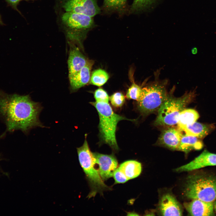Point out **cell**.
I'll return each mask as SVG.
<instances>
[{"mask_svg": "<svg viewBox=\"0 0 216 216\" xmlns=\"http://www.w3.org/2000/svg\"><path fill=\"white\" fill-rule=\"evenodd\" d=\"M110 99L111 104L117 107H121L125 101L124 95L120 92H116L112 94L110 97Z\"/></svg>", "mask_w": 216, "mask_h": 216, "instance_id": "23", "label": "cell"}, {"mask_svg": "<svg viewBox=\"0 0 216 216\" xmlns=\"http://www.w3.org/2000/svg\"><path fill=\"white\" fill-rule=\"evenodd\" d=\"M196 95L194 90L179 98L168 94L158 110L154 124L158 126H172L177 124L180 114L194 99Z\"/></svg>", "mask_w": 216, "mask_h": 216, "instance_id": "5", "label": "cell"}, {"mask_svg": "<svg viewBox=\"0 0 216 216\" xmlns=\"http://www.w3.org/2000/svg\"><path fill=\"white\" fill-rule=\"evenodd\" d=\"M4 24L2 20L1 16L0 15V25H2Z\"/></svg>", "mask_w": 216, "mask_h": 216, "instance_id": "29", "label": "cell"}, {"mask_svg": "<svg viewBox=\"0 0 216 216\" xmlns=\"http://www.w3.org/2000/svg\"><path fill=\"white\" fill-rule=\"evenodd\" d=\"M96 164L98 166L99 174L104 181L113 176V173L117 168V160L113 154L108 155L98 153H93Z\"/></svg>", "mask_w": 216, "mask_h": 216, "instance_id": "9", "label": "cell"}, {"mask_svg": "<svg viewBox=\"0 0 216 216\" xmlns=\"http://www.w3.org/2000/svg\"><path fill=\"white\" fill-rule=\"evenodd\" d=\"M214 207L215 210L216 212V201L214 202Z\"/></svg>", "mask_w": 216, "mask_h": 216, "instance_id": "30", "label": "cell"}, {"mask_svg": "<svg viewBox=\"0 0 216 216\" xmlns=\"http://www.w3.org/2000/svg\"><path fill=\"white\" fill-rule=\"evenodd\" d=\"M184 193L189 199L213 202L216 200V176L205 174L190 175L187 178Z\"/></svg>", "mask_w": 216, "mask_h": 216, "instance_id": "4", "label": "cell"}, {"mask_svg": "<svg viewBox=\"0 0 216 216\" xmlns=\"http://www.w3.org/2000/svg\"><path fill=\"white\" fill-rule=\"evenodd\" d=\"M80 164L87 177L91 188L88 198L94 197L97 193L103 194L111 188L106 185L101 178L98 169L95 167V160L93 153L91 151L86 139L83 145L77 148Z\"/></svg>", "mask_w": 216, "mask_h": 216, "instance_id": "6", "label": "cell"}, {"mask_svg": "<svg viewBox=\"0 0 216 216\" xmlns=\"http://www.w3.org/2000/svg\"><path fill=\"white\" fill-rule=\"evenodd\" d=\"M184 205L190 215L209 216L214 215L213 202L194 199L190 202L184 203Z\"/></svg>", "mask_w": 216, "mask_h": 216, "instance_id": "12", "label": "cell"}, {"mask_svg": "<svg viewBox=\"0 0 216 216\" xmlns=\"http://www.w3.org/2000/svg\"><path fill=\"white\" fill-rule=\"evenodd\" d=\"M200 138L197 137L182 135L180 143L177 150L188 153L193 150H199L203 147V144Z\"/></svg>", "mask_w": 216, "mask_h": 216, "instance_id": "17", "label": "cell"}, {"mask_svg": "<svg viewBox=\"0 0 216 216\" xmlns=\"http://www.w3.org/2000/svg\"><path fill=\"white\" fill-rule=\"evenodd\" d=\"M216 166V154L205 150L194 160L176 168L175 171L179 172L189 171L207 166Z\"/></svg>", "mask_w": 216, "mask_h": 216, "instance_id": "10", "label": "cell"}, {"mask_svg": "<svg viewBox=\"0 0 216 216\" xmlns=\"http://www.w3.org/2000/svg\"><path fill=\"white\" fill-rule=\"evenodd\" d=\"M109 78V75L105 71L98 69L92 72L90 78V82L94 85L101 86L106 82Z\"/></svg>", "mask_w": 216, "mask_h": 216, "instance_id": "21", "label": "cell"}, {"mask_svg": "<svg viewBox=\"0 0 216 216\" xmlns=\"http://www.w3.org/2000/svg\"><path fill=\"white\" fill-rule=\"evenodd\" d=\"M178 129L169 128L163 130L159 139L160 143L173 150H177L182 134Z\"/></svg>", "mask_w": 216, "mask_h": 216, "instance_id": "14", "label": "cell"}, {"mask_svg": "<svg viewBox=\"0 0 216 216\" xmlns=\"http://www.w3.org/2000/svg\"><path fill=\"white\" fill-rule=\"evenodd\" d=\"M69 44L70 46L68 60L69 78L75 75L85 66L89 61L74 44Z\"/></svg>", "mask_w": 216, "mask_h": 216, "instance_id": "11", "label": "cell"}, {"mask_svg": "<svg viewBox=\"0 0 216 216\" xmlns=\"http://www.w3.org/2000/svg\"><path fill=\"white\" fill-rule=\"evenodd\" d=\"M199 117L198 112L193 109H185L180 114L177 124L178 129L181 130L186 126L196 122Z\"/></svg>", "mask_w": 216, "mask_h": 216, "instance_id": "19", "label": "cell"}, {"mask_svg": "<svg viewBox=\"0 0 216 216\" xmlns=\"http://www.w3.org/2000/svg\"><path fill=\"white\" fill-rule=\"evenodd\" d=\"M113 176L115 181V184L124 183L129 180L119 167L116 170Z\"/></svg>", "mask_w": 216, "mask_h": 216, "instance_id": "26", "label": "cell"}, {"mask_svg": "<svg viewBox=\"0 0 216 216\" xmlns=\"http://www.w3.org/2000/svg\"><path fill=\"white\" fill-rule=\"evenodd\" d=\"M8 4L14 9L19 12L17 6L19 3L21 1H33L35 0H5Z\"/></svg>", "mask_w": 216, "mask_h": 216, "instance_id": "27", "label": "cell"}, {"mask_svg": "<svg viewBox=\"0 0 216 216\" xmlns=\"http://www.w3.org/2000/svg\"><path fill=\"white\" fill-rule=\"evenodd\" d=\"M128 215H139L138 214H137L135 212H129L128 213Z\"/></svg>", "mask_w": 216, "mask_h": 216, "instance_id": "28", "label": "cell"}, {"mask_svg": "<svg viewBox=\"0 0 216 216\" xmlns=\"http://www.w3.org/2000/svg\"><path fill=\"white\" fill-rule=\"evenodd\" d=\"M142 88L140 86L133 82L127 90L126 94L127 98L137 101L140 96Z\"/></svg>", "mask_w": 216, "mask_h": 216, "instance_id": "22", "label": "cell"}, {"mask_svg": "<svg viewBox=\"0 0 216 216\" xmlns=\"http://www.w3.org/2000/svg\"><path fill=\"white\" fill-rule=\"evenodd\" d=\"M58 23L68 43L81 44L88 32L95 26L94 17L71 12L57 14Z\"/></svg>", "mask_w": 216, "mask_h": 216, "instance_id": "2", "label": "cell"}, {"mask_svg": "<svg viewBox=\"0 0 216 216\" xmlns=\"http://www.w3.org/2000/svg\"><path fill=\"white\" fill-rule=\"evenodd\" d=\"M119 167L129 180L138 177L140 174L142 169L141 163L134 160L125 161Z\"/></svg>", "mask_w": 216, "mask_h": 216, "instance_id": "18", "label": "cell"}, {"mask_svg": "<svg viewBox=\"0 0 216 216\" xmlns=\"http://www.w3.org/2000/svg\"><path fill=\"white\" fill-rule=\"evenodd\" d=\"M127 0H104L103 8L108 12H123L126 8Z\"/></svg>", "mask_w": 216, "mask_h": 216, "instance_id": "20", "label": "cell"}, {"mask_svg": "<svg viewBox=\"0 0 216 216\" xmlns=\"http://www.w3.org/2000/svg\"><path fill=\"white\" fill-rule=\"evenodd\" d=\"M154 0H133L130 8V11L134 12L144 8Z\"/></svg>", "mask_w": 216, "mask_h": 216, "instance_id": "24", "label": "cell"}, {"mask_svg": "<svg viewBox=\"0 0 216 216\" xmlns=\"http://www.w3.org/2000/svg\"><path fill=\"white\" fill-rule=\"evenodd\" d=\"M94 97L96 102L108 103V95L106 92L102 88H98L95 91Z\"/></svg>", "mask_w": 216, "mask_h": 216, "instance_id": "25", "label": "cell"}, {"mask_svg": "<svg viewBox=\"0 0 216 216\" xmlns=\"http://www.w3.org/2000/svg\"><path fill=\"white\" fill-rule=\"evenodd\" d=\"M93 63L89 61L86 65L75 75L69 78L72 91L77 90L87 84L90 78L91 70Z\"/></svg>", "mask_w": 216, "mask_h": 216, "instance_id": "15", "label": "cell"}, {"mask_svg": "<svg viewBox=\"0 0 216 216\" xmlns=\"http://www.w3.org/2000/svg\"><path fill=\"white\" fill-rule=\"evenodd\" d=\"M159 210L164 216H182V207L175 198L172 195L166 194L163 196L160 202Z\"/></svg>", "mask_w": 216, "mask_h": 216, "instance_id": "13", "label": "cell"}, {"mask_svg": "<svg viewBox=\"0 0 216 216\" xmlns=\"http://www.w3.org/2000/svg\"><path fill=\"white\" fill-rule=\"evenodd\" d=\"M213 124H204L196 122L188 125L182 129L181 131L190 136L197 137L200 139L204 138L215 128Z\"/></svg>", "mask_w": 216, "mask_h": 216, "instance_id": "16", "label": "cell"}, {"mask_svg": "<svg viewBox=\"0 0 216 216\" xmlns=\"http://www.w3.org/2000/svg\"><path fill=\"white\" fill-rule=\"evenodd\" d=\"M42 109L29 95L8 94L0 90V114L9 131L19 130L26 133L34 127L44 128L39 118Z\"/></svg>", "mask_w": 216, "mask_h": 216, "instance_id": "1", "label": "cell"}, {"mask_svg": "<svg viewBox=\"0 0 216 216\" xmlns=\"http://www.w3.org/2000/svg\"><path fill=\"white\" fill-rule=\"evenodd\" d=\"M91 103L95 108L99 115V128L101 139L113 150H118L116 132L118 122L122 120H134L115 113L108 103L95 101Z\"/></svg>", "mask_w": 216, "mask_h": 216, "instance_id": "3", "label": "cell"}, {"mask_svg": "<svg viewBox=\"0 0 216 216\" xmlns=\"http://www.w3.org/2000/svg\"><path fill=\"white\" fill-rule=\"evenodd\" d=\"M56 4L62 12L83 14L93 17L101 12L97 0H56Z\"/></svg>", "mask_w": 216, "mask_h": 216, "instance_id": "8", "label": "cell"}, {"mask_svg": "<svg viewBox=\"0 0 216 216\" xmlns=\"http://www.w3.org/2000/svg\"><path fill=\"white\" fill-rule=\"evenodd\" d=\"M166 84L155 81L142 88L137 101L138 108L142 113L148 114L158 110L168 95Z\"/></svg>", "mask_w": 216, "mask_h": 216, "instance_id": "7", "label": "cell"}]
</instances>
